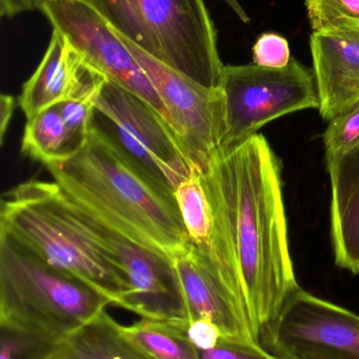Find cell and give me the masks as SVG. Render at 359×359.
I'll return each mask as SVG.
<instances>
[{"mask_svg": "<svg viewBox=\"0 0 359 359\" xmlns=\"http://www.w3.org/2000/svg\"><path fill=\"white\" fill-rule=\"evenodd\" d=\"M202 170L212 209L207 265L248 309L257 335L299 288L288 242L282 162L263 135L221 149Z\"/></svg>", "mask_w": 359, "mask_h": 359, "instance_id": "cell-1", "label": "cell"}, {"mask_svg": "<svg viewBox=\"0 0 359 359\" xmlns=\"http://www.w3.org/2000/svg\"><path fill=\"white\" fill-rule=\"evenodd\" d=\"M46 168L76 206L130 240L170 257L191 244L174 192L95 122L77 154Z\"/></svg>", "mask_w": 359, "mask_h": 359, "instance_id": "cell-2", "label": "cell"}, {"mask_svg": "<svg viewBox=\"0 0 359 359\" xmlns=\"http://www.w3.org/2000/svg\"><path fill=\"white\" fill-rule=\"evenodd\" d=\"M0 232L86 283L111 305L130 291L117 255L56 182L30 180L4 194Z\"/></svg>", "mask_w": 359, "mask_h": 359, "instance_id": "cell-3", "label": "cell"}, {"mask_svg": "<svg viewBox=\"0 0 359 359\" xmlns=\"http://www.w3.org/2000/svg\"><path fill=\"white\" fill-rule=\"evenodd\" d=\"M111 302L0 232V327L54 347Z\"/></svg>", "mask_w": 359, "mask_h": 359, "instance_id": "cell-4", "label": "cell"}, {"mask_svg": "<svg viewBox=\"0 0 359 359\" xmlns=\"http://www.w3.org/2000/svg\"><path fill=\"white\" fill-rule=\"evenodd\" d=\"M110 27L171 69L219 88L225 65L204 0H82Z\"/></svg>", "mask_w": 359, "mask_h": 359, "instance_id": "cell-5", "label": "cell"}, {"mask_svg": "<svg viewBox=\"0 0 359 359\" xmlns=\"http://www.w3.org/2000/svg\"><path fill=\"white\" fill-rule=\"evenodd\" d=\"M219 88L225 115L219 151L248 140L282 116L320 109L313 69L295 59L284 67L225 65Z\"/></svg>", "mask_w": 359, "mask_h": 359, "instance_id": "cell-6", "label": "cell"}, {"mask_svg": "<svg viewBox=\"0 0 359 359\" xmlns=\"http://www.w3.org/2000/svg\"><path fill=\"white\" fill-rule=\"evenodd\" d=\"M94 105L105 121L96 126L158 183L174 192L191 175L193 166L174 130L141 97L107 80Z\"/></svg>", "mask_w": 359, "mask_h": 359, "instance_id": "cell-7", "label": "cell"}, {"mask_svg": "<svg viewBox=\"0 0 359 359\" xmlns=\"http://www.w3.org/2000/svg\"><path fill=\"white\" fill-rule=\"evenodd\" d=\"M117 35L164 103L170 115L171 126L190 163L204 170L221 149L225 126L221 88H208L196 83Z\"/></svg>", "mask_w": 359, "mask_h": 359, "instance_id": "cell-8", "label": "cell"}, {"mask_svg": "<svg viewBox=\"0 0 359 359\" xmlns=\"http://www.w3.org/2000/svg\"><path fill=\"white\" fill-rule=\"evenodd\" d=\"M265 330L284 359H359V316L301 287Z\"/></svg>", "mask_w": 359, "mask_h": 359, "instance_id": "cell-9", "label": "cell"}, {"mask_svg": "<svg viewBox=\"0 0 359 359\" xmlns=\"http://www.w3.org/2000/svg\"><path fill=\"white\" fill-rule=\"evenodd\" d=\"M40 10L90 67L141 97L171 126L170 115L149 78L100 14L82 0H44Z\"/></svg>", "mask_w": 359, "mask_h": 359, "instance_id": "cell-10", "label": "cell"}, {"mask_svg": "<svg viewBox=\"0 0 359 359\" xmlns=\"http://www.w3.org/2000/svg\"><path fill=\"white\" fill-rule=\"evenodd\" d=\"M80 210L117 255L128 274L130 291L116 306L145 320L189 324L172 257L130 240L82 209Z\"/></svg>", "mask_w": 359, "mask_h": 359, "instance_id": "cell-11", "label": "cell"}, {"mask_svg": "<svg viewBox=\"0 0 359 359\" xmlns=\"http://www.w3.org/2000/svg\"><path fill=\"white\" fill-rule=\"evenodd\" d=\"M188 320H209L226 339L259 344L248 309L207 265L193 244L172 255Z\"/></svg>", "mask_w": 359, "mask_h": 359, "instance_id": "cell-12", "label": "cell"}, {"mask_svg": "<svg viewBox=\"0 0 359 359\" xmlns=\"http://www.w3.org/2000/svg\"><path fill=\"white\" fill-rule=\"evenodd\" d=\"M107 78L93 69L60 32L53 29L48 50L22 86L18 104L25 118L67 100H92Z\"/></svg>", "mask_w": 359, "mask_h": 359, "instance_id": "cell-13", "label": "cell"}, {"mask_svg": "<svg viewBox=\"0 0 359 359\" xmlns=\"http://www.w3.org/2000/svg\"><path fill=\"white\" fill-rule=\"evenodd\" d=\"M320 113L330 121L359 100V29L310 37Z\"/></svg>", "mask_w": 359, "mask_h": 359, "instance_id": "cell-14", "label": "cell"}, {"mask_svg": "<svg viewBox=\"0 0 359 359\" xmlns=\"http://www.w3.org/2000/svg\"><path fill=\"white\" fill-rule=\"evenodd\" d=\"M326 160L335 263L359 274V147Z\"/></svg>", "mask_w": 359, "mask_h": 359, "instance_id": "cell-15", "label": "cell"}, {"mask_svg": "<svg viewBox=\"0 0 359 359\" xmlns=\"http://www.w3.org/2000/svg\"><path fill=\"white\" fill-rule=\"evenodd\" d=\"M44 359H154L133 343L107 310L63 337Z\"/></svg>", "mask_w": 359, "mask_h": 359, "instance_id": "cell-16", "label": "cell"}, {"mask_svg": "<svg viewBox=\"0 0 359 359\" xmlns=\"http://www.w3.org/2000/svg\"><path fill=\"white\" fill-rule=\"evenodd\" d=\"M80 147L67 132L58 105L48 107L27 120L21 153L44 166L71 159Z\"/></svg>", "mask_w": 359, "mask_h": 359, "instance_id": "cell-17", "label": "cell"}, {"mask_svg": "<svg viewBox=\"0 0 359 359\" xmlns=\"http://www.w3.org/2000/svg\"><path fill=\"white\" fill-rule=\"evenodd\" d=\"M187 325L143 320L124 327L126 337L154 359H200L185 335Z\"/></svg>", "mask_w": 359, "mask_h": 359, "instance_id": "cell-18", "label": "cell"}, {"mask_svg": "<svg viewBox=\"0 0 359 359\" xmlns=\"http://www.w3.org/2000/svg\"><path fill=\"white\" fill-rule=\"evenodd\" d=\"M174 196L192 244L197 248L208 246L212 236L213 217L202 170L193 166L191 175L175 189Z\"/></svg>", "mask_w": 359, "mask_h": 359, "instance_id": "cell-19", "label": "cell"}, {"mask_svg": "<svg viewBox=\"0 0 359 359\" xmlns=\"http://www.w3.org/2000/svg\"><path fill=\"white\" fill-rule=\"evenodd\" d=\"M306 8L316 33L359 29V0H306Z\"/></svg>", "mask_w": 359, "mask_h": 359, "instance_id": "cell-20", "label": "cell"}, {"mask_svg": "<svg viewBox=\"0 0 359 359\" xmlns=\"http://www.w3.org/2000/svg\"><path fill=\"white\" fill-rule=\"evenodd\" d=\"M322 138L326 158L343 155L359 147V100L329 121Z\"/></svg>", "mask_w": 359, "mask_h": 359, "instance_id": "cell-21", "label": "cell"}, {"mask_svg": "<svg viewBox=\"0 0 359 359\" xmlns=\"http://www.w3.org/2000/svg\"><path fill=\"white\" fill-rule=\"evenodd\" d=\"M57 105L67 132L81 149L94 126L96 115L94 101L67 100Z\"/></svg>", "mask_w": 359, "mask_h": 359, "instance_id": "cell-22", "label": "cell"}, {"mask_svg": "<svg viewBox=\"0 0 359 359\" xmlns=\"http://www.w3.org/2000/svg\"><path fill=\"white\" fill-rule=\"evenodd\" d=\"M52 348L27 335L1 328L0 359H44Z\"/></svg>", "mask_w": 359, "mask_h": 359, "instance_id": "cell-23", "label": "cell"}, {"mask_svg": "<svg viewBox=\"0 0 359 359\" xmlns=\"http://www.w3.org/2000/svg\"><path fill=\"white\" fill-rule=\"evenodd\" d=\"M200 359H284L272 355L259 344L221 337L212 349L198 350Z\"/></svg>", "mask_w": 359, "mask_h": 359, "instance_id": "cell-24", "label": "cell"}, {"mask_svg": "<svg viewBox=\"0 0 359 359\" xmlns=\"http://www.w3.org/2000/svg\"><path fill=\"white\" fill-rule=\"evenodd\" d=\"M255 65L267 67H284L290 63V46L286 38L274 33L259 36L253 46Z\"/></svg>", "mask_w": 359, "mask_h": 359, "instance_id": "cell-25", "label": "cell"}, {"mask_svg": "<svg viewBox=\"0 0 359 359\" xmlns=\"http://www.w3.org/2000/svg\"><path fill=\"white\" fill-rule=\"evenodd\" d=\"M185 335L197 350L212 349L223 337L214 323L204 318L189 323L185 327Z\"/></svg>", "mask_w": 359, "mask_h": 359, "instance_id": "cell-26", "label": "cell"}, {"mask_svg": "<svg viewBox=\"0 0 359 359\" xmlns=\"http://www.w3.org/2000/svg\"><path fill=\"white\" fill-rule=\"evenodd\" d=\"M41 4L42 0H0V15L12 18L19 13L40 10Z\"/></svg>", "mask_w": 359, "mask_h": 359, "instance_id": "cell-27", "label": "cell"}, {"mask_svg": "<svg viewBox=\"0 0 359 359\" xmlns=\"http://www.w3.org/2000/svg\"><path fill=\"white\" fill-rule=\"evenodd\" d=\"M16 107L15 99L10 95H1L0 97V141L4 143L6 128H8L12 119L14 109Z\"/></svg>", "mask_w": 359, "mask_h": 359, "instance_id": "cell-28", "label": "cell"}, {"mask_svg": "<svg viewBox=\"0 0 359 359\" xmlns=\"http://www.w3.org/2000/svg\"><path fill=\"white\" fill-rule=\"evenodd\" d=\"M230 8L233 10V12L235 13L236 16L240 19L244 23L250 22V17L247 14L246 11L242 8V6H240V2L237 0H223Z\"/></svg>", "mask_w": 359, "mask_h": 359, "instance_id": "cell-29", "label": "cell"}, {"mask_svg": "<svg viewBox=\"0 0 359 359\" xmlns=\"http://www.w3.org/2000/svg\"><path fill=\"white\" fill-rule=\"evenodd\" d=\"M44 0H42V2H44ZM41 6H42V4H41Z\"/></svg>", "mask_w": 359, "mask_h": 359, "instance_id": "cell-30", "label": "cell"}]
</instances>
